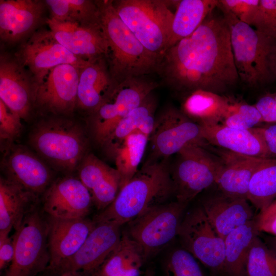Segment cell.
Returning <instances> with one entry per match:
<instances>
[{"mask_svg":"<svg viewBox=\"0 0 276 276\" xmlns=\"http://www.w3.org/2000/svg\"><path fill=\"white\" fill-rule=\"evenodd\" d=\"M50 17L60 22H76L81 25L100 23L99 10L96 1L46 0Z\"/></svg>","mask_w":276,"mask_h":276,"instance_id":"obj_34","label":"cell"},{"mask_svg":"<svg viewBox=\"0 0 276 276\" xmlns=\"http://www.w3.org/2000/svg\"><path fill=\"white\" fill-rule=\"evenodd\" d=\"M6 178L37 196L51 184L52 173L37 156L20 146L9 147L2 162Z\"/></svg>","mask_w":276,"mask_h":276,"instance_id":"obj_21","label":"cell"},{"mask_svg":"<svg viewBox=\"0 0 276 276\" xmlns=\"http://www.w3.org/2000/svg\"><path fill=\"white\" fill-rule=\"evenodd\" d=\"M152 159H166L191 144L206 145L200 125L180 109L169 107L155 118L149 138Z\"/></svg>","mask_w":276,"mask_h":276,"instance_id":"obj_13","label":"cell"},{"mask_svg":"<svg viewBox=\"0 0 276 276\" xmlns=\"http://www.w3.org/2000/svg\"><path fill=\"white\" fill-rule=\"evenodd\" d=\"M251 26L268 38L276 40V0H260Z\"/></svg>","mask_w":276,"mask_h":276,"instance_id":"obj_39","label":"cell"},{"mask_svg":"<svg viewBox=\"0 0 276 276\" xmlns=\"http://www.w3.org/2000/svg\"><path fill=\"white\" fill-rule=\"evenodd\" d=\"M121 227L111 222L96 223L79 250L55 276H93L118 246Z\"/></svg>","mask_w":276,"mask_h":276,"instance_id":"obj_14","label":"cell"},{"mask_svg":"<svg viewBox=\"0 0 276 276\" xmlns=\"http://www.w3.org/2000/svg\"><path fill=\"white\" fill-rule=\"evenodd\" d=\"M145 259L140 245L126 233L93 276H140Z\"/></svg>","mask_w":276,"mask_h":276,"instance_id":"obj_29","label":"cell"},{"mask_svg":"<svg viewBox=\"0 0 276 276\" xmlns=\"http://www.w3.org/2000/svg\"><path fill=\"white\" fill-rule=\"evenodd\" d=\"M254 129L260 134L267 147L269 157L276 158V123Z\"/></svg>","mask_w":276,"mask_h":276,"instance_id":"obj_43","label":"cell"},{"mask_svg":"<svg viewBox=\"0 0 276 276\" xmlns=\"http://www.w3.org/2000/svg\"><path fill=\"white\" fill-rule=\"evenodd\" d=\"M30 143L56 169L66 172L77 169L86 154L87 139L84 130L66 119L39 123L30 134Z\"/></svg>","mask_w":276,"mask_h":276,"instance_id":"obj_5","label":"cell"},{"mask_svg":"<svg viewBox=\"0 0 276 276\" xmlns=\"http://www.w3.org/2000/svg\"><path fill=\"white\" fill-rule=\"evenodd\" d=\"M197 261L182 247L175 248L167 254L164 260V276H207Z\"/></svg>","mask_w":276,"mask_h":276,"instance_id":"obj_37","label":"cell"},{"mask_svg":"<svg viewBox=\"0 0 276 276\" xmlns=\"http://www.w3.org/2000/svg\"><path fill=\"white\" fill-rule=\"evenodd\" d=\"M21 118L13 112L0 100L1 141L11 142L16 138L22 129Z\"/></svg>","mask_w":276,"mask_h":276,"instance_id":"obj_41","label":"cell"},{"mask_svg":"<svg viewBox=\"0 0 276 276\" xmlns=\"http://www.w3.org/2000/svg\"><path fill=\"white\" fill-rule=\"evenodd\" d=\"M156 107V101L151 94L139 106L119 121L101 146L108 152L130 134L139 131L144 123L154 116Z\"/></svg>","mask_w":276,"mask_h":276,"instance_id":"obj_35","label":"cell"},{"mask_svg":"<svg viewBox=\"0 0 276 276\" xmlns=\"http://www.w3.org/2000/svg\"><path fill=\"white\" fill-rule=\"evenodd\" d=\"M49 264L44 272L55 275L79 250L96 223L86 218L62 219L49 216Z\"/></svg>","mask_w":276,"mask_h":276,"instance_id":"obj_15","label":"cell"},{"mask_svg":"<svg viewBox=\"0 0 276 276\" xmlns=\"http://www.w3.org/2000/svg\"><path fill=\"white\" fill-rule=\"evenodd\" d=\"M218 3L217 0L176 1L168 49L190 36Z\"/></svg>","mask_w":276,"mask_h":276,"instance_id":"obj_30","label":"cell"},{"mask_svg":"<svg viewBox=\"0 0 276 276\" xmlns=\"http://www.w3.org/2000/svg\"><path fill=\"white\" fill-rule=\"evenodd\" d=\"M173 194V181L167 159L150 158L119 190L114 201L94 221L122 226L148 210L165 203Z\"/></svg>","mask_w":276,"mask_h":276,"instance_id":"obj_2","label":"cell"},{"mask_svg":"<svg viewBox=\"0 0 276 276\" xmlns=\"http://www.w3.org/2000/svg\"><path fill=\"white\" fill-rule=\"evenodd\" d=\"M276 211V200L273 201L268 207L263 212H272ZM261 213V212H260Z\"/></svg>","mask_w":276,"mask_h":276,"instance_id":"obj_47","label":"cell"},{"mask_svg":"<svg viewBox=\"0 0 276 276\" xmlns=\"http://www.w3.org/2000/svg\"><path fill=\"white\" fill-rule=\"evenodd\" d=\"M176 1L115 0L118 15L144 47L162 58L168 49Z\"/></svg>","mask_w":276,"mask_h":276,"instance_id":"obj_4","label":"cell"},{"mask_svg":"<svg viewBox=\"0 0 276 276\" xmlns=\"http://www.w3.org/2000/svg\"><path fill=\"white\" fill-rule=\"evenodd\" d=\"M268 69L273 80L276 79V40L272 41L267 57Z\"/></svg>","mask_w":276,"mask_h":276,"instance_id":"obj_46","label":"cell"},{"mask_svg":"<svg viewBox=\"0 0 276 276\" xmlns=\"http://www.w3.org/2000/svg\"><path fill=\"white\" fill-rule=\"evenodd\" d=\"M158 86L156 81L146 76L128 78L117 85L109 98L90 115L97 143L102 145L119 121L139 106Z\"/></svg>","mask_w":276,"mask_h":276,"instance_id":"obj_10","label":"cell"},{"mask_svg":"<svg viewBox=\"0 0 276 276\" xmlns=\"http://www.w3.org/2000/svg\"><path fill=\"white\" fill-rule=\"evenodd\" d=\"M220 9L228 26L232 53L240 81L253 88L273 81L267 61L272 40L231 13Z\"/></svg>","mask_w":276,"mask_h":276,"instance_id":"obj_6","label":"cell"},{"mask_svg":"<svg viewBox=\"0 0 276 276\" xmlns=\"http://www.w3.org/2000/svg\"><path fill=\"white\" fill-rule=\"evenodd\" d=\"M256 218L235 228L224 238V273L227 276H247L248 253L255 238L259 235Z\"/></svg>","mask_w":276,"mask_h":276,"instance_id":"obj_31","label":"cell"},{"mask_svg":"<svg viewBox=\"0 0 276 276\" xmlns=\"http://www.w3.org/2000/svg\"><path fill=\"white\" fill-rule=\"evenodd\" d=\"M216 9L161 58L157 73L175 91L187 95L202 89L222 95L240 81L228 26L222 11L220 14Z\"/></svg>","mask_w":276,"mask_h":276,"instance_id":"obj_1","label":"cell"},{"mask_svg":"<svg viewBox=\"0 0 276 276\" xmlns=\"http://www.w3.org/2000/svg\"><path fill=\"white\" fill-rule=\"evenodd\" d=\"M222 167L216 185L223 194L247 199L251 177L266 158H259L235 154L224 150L220 153Z\"/></svg>","mask_w":276,"mask_h":276,"instance_id":"obj_26","label":"cell"},{"mask_svg":"<svg viewBox=\"0 0 276 276\" xmlns=\"http://www.w3.org/2000/svg\"><path fill=\"white\" fill-rule=\"evenodd\" d=\"M142 276H155V275L152 271L148 270Z\"/></svg>","mask_w":276,"mask_h":276,"instance_id":"obj_48","label":"cell"},{"mask_svg":"<svg viewBox=\"0 0 276 276\" xmlns=\"http://www.w3.org/2000/svg\"><path fill=\"white\" fill-rule=\"evenodd\" d=\"M80 68L68 64L51 69L35 90V104L55 114H67L77 107Z\"/></svg>","mask_w":276,"mask_h":276,"instance_id":"obj_16","label":"cell"},{"mask_svg":"<svg viewBox=\"0 0 276 276\" xmlns=\"http://www.w3.org/2000/svg\"><path fill=\"white\" fill-rule=\"evenodd\" d=\"M248 201L218 190L203 198L200 205L217 235L224 239L232 231L255 218Z\"/></svg>","mask_w":276,"mask_h":276,"instance_id":"obj_22","label":"cell"},{"mask_svg":"<svg viewBox=\"0 0 276 276\" xmlns=\"http://www.w3.org/2000/svg\"><path fill=\"white\" fill-rule=\"evenodd\" d=\"M96 2L108 45L106 59L115 83L157 73L161 58L147 50L125 24L117 13L113 1Z\"/></svg>","mask_w":276,"mask_h":276,"instance_id":"obj_3","label":"cell"},{"mask_svg":"<svg viewBox=\"0 0 276 276\" xmlns=\"http://www.w3.org/2000/svg\"><path fill=\"white\" fill-rule=\"evenodd\" d=\"M14 56L32 76L35 88L58 65L68 64L81 68L91 62L72 53L50 30L35 31L21 44Z\"/></svg>","mask_w":276,"mask_h":276,"instance_id":"obj_12","label":"cell"},{"mask_svg":"<svg viewBox=\"0 0 276 276\" xmlns=\"http://www.w3.org/2000/svg\"><path fill=\"white\" fill-rule=\"evenodd\" d=\"M48 226L36 206L25 217L13 235L14 254L4 276H36L50 262Z\"/></svg>","mask_w":276,"mask_h":276,"instance_id":"obj_8","label":"cell"},{"mask_svg":"<svg viewBox=\"0 0 276 276\" xmlns=\"http://www.w3.org/2000/svg\"><path fill=\"white\" fill-rule=\"evenodd\" d=\"M44 276H55V275H50V274L44 273Z\"/></svg>","mask_w":276,"mask_h":276,"instance_id":"obj_49","label":"cell"},{"mask_svg":"<svg viewBox=\"0 0 276 276\" xmlns=\"http://www.w3.org/2000/svg\"><path fill=\"white\" fill-rule=\"evenodd\" d=\"M37 196L6 177L0 178V238L17 230L35 207Z\"/></svg>","mask_w":276,"mask_h":276,"instance_id":"obj_27","label":"cell"},{"mask_svg":"<svg viewBox=\"0 0 276 276\" xmlns=\"http://www.w3.org/2000/svg\"><path fill=\"white\" fill-rule=\"evenodd\" d=\"M187 205L176 200L154 207L128 223V235L141 246L146 260L178 237Z\"/></svg>","mask_w":276,"mask_h":276,"instance_id":"obj_9","label":"cell"},{"mask_svg":"<svg viewBox=\"0 0 276 276\" xmlns=\"http://www.w3.org/2000/svg\"><path fill=\"white\" fill-rule=\"evenodd\" d=\"M148 141L147 136L136 130L107 152L113 159L116 169L119 173L120 189L137 172Z\"/></svg>","mask_w":276,"mask_h":276,"instance_id":"obj_32","label":"cell"},{"mask_svg":"<svg viewBox=\"0 0 276 276\" xmlns=\"http://www.w3.org/2000/svg\"><path fill=\"white\" fill-rule=\"evenodd\" d=\"M14 254L13 236L0 238V270L8 267L12 262Z\"/></svg>","mask_w":276,"mask_h":276,"instance_id":"obj_44","label":"cell"},{"mask_svg":"<svg viewBox=\"0 0 276 276\" xmlns=\"http://www.w3.org/2000/svg\"><path fill=\"white\" fill-rule=\"evenodd\" d=\"M77 170L79 178L91 194L93 204L101 211L106 209L119 191L120 177L117 170L93 153L84 156Z\"/></svg>","mask_w":276,"mask_h":276,"instance_id":"obj_23","label":"cell"},{"mask_svg":"<svg viewBox=\"0 0 276 276\" xmlns=\"http://www.w3.org/2000/svg\"><path fill=\"white\" fill-rule=\"evenodd\" d=\"M28 72L15 56L1 54L0 100L21 119L28 117L35 104V84Z\"/></svg>","mask_w":276,"mask_h":276,"instance_id":"obj_19","label":"cell"},{"mask_svg":"<svg viewBox=\"0 0 276 276\" xmlns=\"http://www.w3.org/2000/svg\"><path fill=\"white\" fill-rule=\"evenodd\" d=\"M264 123L262 117L255 105L242 102H232L221 124L241 129H251Z\"/></svg>","mask_w":276,"mask_h":276,"instance_id":"obj_38","label":"cell"},{"mask_svg":"<svg viewBox=\"0 0 276 276\" xmlns=\"http://www.w3.org/2000/svg\"><path fill=\"white\" fill-rule=\"evenodd\" d=\"M200 125L203 138L208 144L235 154L270 158L263 139L254 128L241 129L221 124Z\"/></svg>","mask_w":276,"mask_h":276,"instance_id":"obj_25","label":"cell"},{"mask_svg":"<svg viewBox=\"0 0 276 276\" xmlns=\"http://www.w3.org/2000/svg\"><path fill=\"white\" fill-rule=\"evenodd\" d=\"M231 102L222 95L197 89L186 95L180 110L199 125L220 124Z\"/></svg>","mask_w":276,"mask_h":276,"instance_id":"obj_28","label":"cell"},{"mask_svg":"<svg viewBox=\"0 0 276 276\" xmlns=\"http://www.w3.org/2000/svg\"><path fill=\"white\" fill-rule=\"evenodd\" d=\"M117 86L105 57L90 62L79 70L77 107L93 114L109 98Z\"/></svg>","mask_w":276,"mask_h":276,"instance_id":"obj_24","label":"cell"},{"mask_svg":"<svg viewBox=\"0 0 276 276\" xmlns=\"http://www.w3.org/2000/svg\"><path fill=\"white\" fill-rule=\"evenodd\" d=\"M46 6L38 0H1V40L13 44L29 37L41 22Z\"/></svg>","mask_w":276,"mask_h":276,"instance_id":"obj_20","label":"cell"},{"mask_svg":"<svg viewBox=\"0 0 276 276\" xmlns=\"http://www.w3.org/2000/svg\"><path fill=\"white\" fill-rule=\"evenodd\" d=\"M171 172L176 200L188 205L198 194L215 185L223 165L206 145L191 144L177 154Z\"/></svg>","mask_w":276,"mask_h":276,"instance_id":"obj_7","label":"cell"},{"mask_svg":"<svg viewBox=\"0 0 276 276\" xmlns=\"http://www.w3.org/2000/svg\"><path fill=\"white\" fill-rule=\"evenodd\" d=\"M212 276H214V275H212ZM217 276H227V275H217Z\"/></svg>","mask_w":276,"mask_h":276,"instance_id":"obj_50","label":"cell"},{"mask_svg":"<svg viewBox=\"0 0 276 276\" xmlns=\"http://www.w3.org/2000/svg\"><path fill=\"white\" fill-rule=\"evenodd\" d=\"M218 7L250 26L258 12L260 0H219Z\"/></svg>","mask_w":276,"mask_h":276,"instance_id":"obj_40","label":"cell"},{"mask_svg":"<svg viewBox=\"0 0 276 276\" xmlns=\"http://www.w3.org/2000/svg\"><path fill=\"white\" fill-rule=\"evenodd\" d=\"M254 104L260 111L264 123H276V91L263 95Z\"/></svg>","mask_w":276,"mask_h":276,"instance_id":"obj_42","label":"cell"},{"mask_svg":"<svg viewBox=\"0 0 276 276\" xmlns=\"http://www.w3.org/2000/svg\"><path fill=\"white\" fill-rule=\"evenodd\" d=\"M256 219L259 232L267 233L276 237V211L261 212Z\"/></svg>","mask_w":276,"mask_h":276,"instance_id":"obj_45","label":"cell"},{"mask_svg":"<svg viewBox=\"0 0 276 276\" xmlns=\"http://www.w3.org/2000/svg\"><path fill=\"white\" fill-rule=\"evenodd\" d=\"M92 204L91 194L79 177L66 176L52 182L45 190L43 209L52 217L83 218Z\"/></svg>","mask_w":276,"mask_h":276,"instance_id":"obj_17","label":"cell"},{"mask_svg":"<svg viewBox=\"0 0 276 276\" xmlns=\"http://www.w3.org/2000/svg\"><path fill=\"white\" fill-rule=\"evenodd\" d=\"M178 237L181 246L207 267L212 275L224 273L225 244L200 205L182 219Z\"/></svg>","mask_w":276,"mask_h":276,"instance_id":"obj_11","label":"cell"},{"mask_svg":"<svg viewBox=\"0 0 276 276\" xmlns=\"http://www.w3.org/2000/svg\"><path fill=\"white\" fill-rule=\"evenodd\" d=\"M46 22L55 39L75 56L89 61L106 58L108 45L100 22L81 25L50 17Z\"/></svg>","mask_w":276,"mask_h":276,"instance_id":"obj_18","label":"cell"},{"mask_svg":"<svg viewBox=\"0 0 276 276\" xmlns=\"http://www.w3.org/2000/svg\"><path fill=\"white\" fill-rule=\"evenodd\" d=\"M247 276H276V255L256 236L250 247L246 264Z\"/></svg>","mask_w":276,"mask_h":276,"instance_id":"obj_36","label":"cell"},{"mask_svg":"<svg viewBox=\"0 0 276 276\" xmlns=\"http://www.w3.org/2000/svg\"><path fill=\"white\" fill-rule=\"evenodd\" d=\"M247 200L260 212L276 200V158H265L255 171L249 183Z\"/></svg>","mask_w":276,"mask_h":276,"instance_id":"obj_33","label":"cell"},{"mask_svg":"<svg viewBox=\"0 0 276 276\" xmlns=\"http://www.w3.org/2000/svg\"><path fill=\"white\" fill-rule=\"evenodd\" d=\"M274 239L276 240V237H273Z\"/></svg>","mask_w":276,"mask_h":276,"instance_id":"obj_51","label":"cell"}]
</instances>
